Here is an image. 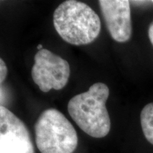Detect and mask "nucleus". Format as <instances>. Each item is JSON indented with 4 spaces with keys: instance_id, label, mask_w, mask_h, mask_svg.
<instances>
[{
    "instance_id": "f257e3e1",
    "label": "nucleus",
    "mask_w": 153,
    "mask_h": 153,
    "mask_svg": "<svg viewBox=\"0 0 153 153\" xmlns=\"http://www.w3.org/2000/svg\"><path fill=\"white\" fill-rule=\"evenodd\" d=\"M108 96V86L97 82L87 91L74 96L69 101L70 116L79 128L91 137L101 138L109 133L111 120L106 107Z\"/></svg>"
},
{
    "instance_id": "f03ea898",
    "label": "nucleus",
    "mask_w": 153,
    "mask_h": 153,
    "mask_svg": "<svg viewBox=\"0 0 153 153\" xmlns=\"http://www.w3.org/2000/svg\"><path fill=\"white\" fill-rule=\"evenodd\" d=\"M53 24L59 36L74 45L92 43L101 31L98 14L87 4L75 0H68L57 7Z\"/></svg>"
},
{
    "instance_id": "7ed1b4c3",
    "label": "nucleus",
    "mask_w": 153,
    "mask_h": 153,
    "mask_svg": "<svg viewBox=\"0 0 153 153\" xmlns=\"http://www.w3.org/2000/svg\"><path fill=\"white\" fill-rule=\"evenodd\" d=\"M36 143L41 153H73L78 144L74 126L55 108L41 113L35 124Z\"/></svg>"
},
{
    "instance_id": "20e7f679",
    "label": "nucleus",
    "mask_w": 153,
    "mask_h": 153,
    "mask_svg": "<svg viewBox=\"0 0 153 153\" xmlns=\"http://www.w3.org/2000/svg\"><path fill=\"white\" fill-rule=\"evenodd\" d=\"M31 70L33 82L43 92L60 90L65 87L70 74L68 61L47 49L38 51Z\"/></svg>"
},
{
    "instance_id": "39448f33",
    "label": "nucleus",
    "mask_w": 153,
    "mask_h": 153,
    "mask_svg": "<svg viewBox=\"0 0 153 153\" xmlns=\"http://www.w3.org/2000/svg\"><path fill=\"white\" fill-rule=\"evenodd\" d=\"M24 122L2 105L0 106V153H34Z\"/></svg>"
},
{
    "instance_id": "423d86ee",
    "label": "nucleus",
    "mask_w": 153,
    "mask_h": 153,
    "mask_svg": "<svg viewBox=\"0 0 153 153\" xmlns=\"http://www.w3.org/2000/svg\"><path fill=\"white\" fill-rule=\"evenodd\" d=\"M101 11L106 28L114 41L125 43L132 35L130 1L127 0H100Z\"/></svg>"
},
{
    "instance_id": "0eeeda50",
    "label": "nucleus",
    "mask_w": 153,
    "mask_h": 153,
    "mask_svg": "<svg viewBox=\"0 0 153 153\" xmlns=\"http://www.w3.org/2000/svg\"><path fill=\"white\" fill-rule=\"evenodd\" d=\"M140 123L145 138L153 145V103L147 104L140 114Z\"/></svg>"
},
{
    "instance_id": "6e6552de",
    "label": "nucleus",
    "mask_w": 153,
    "mask_h": 153,
    "mask_svg": "<svg viewBox=\"0 0 153 153\" xmlns=\"http://www.w3.org/2000/svg\"><path fill=\"white\" fill-rule=\"evenodd\" d=\"M7 73H8V70H7V65H6L4 61L1 58L0 59V82H1V85L7 77Z\"/></svg>"
},
{
    "instance_id": "1a4fd4ad",
    "label": "nucleus",
    "mask_w": 153,
    "mask_h": 153,
    "mask_svg": "<svg viewBox=\"0 0 153 153\" xmlns=\"http://www.w3.org/2000/svg\"><path fill=\"white\" fill-rule=\"evenodd\" d=\"M148 36L149 38H150V41L153 45V22L151 23V24L149 26V30H148Z\"/></svg>"
},
{
    "instance_id": "9d476101",
    "label": "nucleus",
    "mask_w": 153,
    "mask_h": 153,
    "mask_svg": "<svg viewBox=\"0 0 153 153\" xmlns=\"http://www.w3.org/2000/svg\"><path fill=\"white\" fill-rule=\"evenodd\" d=\"M37 48H38V51H41V50L43 49V45H41V44H39V45H38V46H37Z\"/></svg>"
},
{
    "instance_id": "9b49d317",
    "label": "nucleus",
    "mask_w": 153,
    "mask_h": 153,
    "mask_svg": "<svg viewBox=\"0 0 153 153\" xmlns=\"http://www.w3.org/2000/svg\"><path fill=\"white\" fill-rule=\"evenodd\" d=\"M152 3H153V1H152Z\"/></svg>"
}]
</instances>
